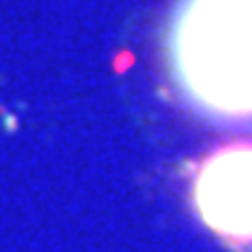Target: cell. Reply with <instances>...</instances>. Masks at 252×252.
<instances>
[{"label": "cell", "mask_w": 252, "mask_h": 252, "mask_svg": "<svg viewBox=\"0 0 252 252\" xmlns=\"http://www.w3.org/2000/svg\"><path fill=\"white\" fill-rule=\"evenodd\" d=\"M165 49L173 85L196 113L252 121V0H178Z\"/></svg>", "instance_id": "obj_1"}, {"label": "cell", "mask_w": 252, "mask_h": 252, "mask_svg": "<svg viewBox=\"0 0 252 252\" xmlns=\"http://www.w3.org/2000/svg\"><path fill=\"white\" fill-rule=\"evenodd\" d=\"M188 196L214 237L252 250V139H229L206 152L193 165Z\"/></svg>", "instance_id": "obj_2"}]
</instances>
